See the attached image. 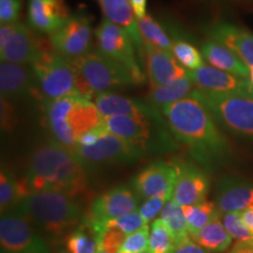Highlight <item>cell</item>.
Instances as JSON below:
<instances>
[{"label":"cell","mask_w":253,"mask_h":253,"mask_svg":"<svg viewBox=\"0 0 253 253\" xmlns=\"http://www.w3.org/2000/svg\"><path fill=\"white\" fill-rule=\"evenodd\" d=\"M46 48L30 27L15 21L0 27V58L1 61L17 65H33Z\"/></svg>","instance_id":"cell-11"},{"label":"cell","mask_w":253,"mask_h":253,"mask_svg":"<svg viewBox=\"0 0 253 253\" xmlns=\"http://www.w3.org/2000/svg\"><path fill=\"white\" fill-rule=\"evenodd\" d=\"M71 17L63 0H30L28 21L34 30L53 33Z\"/></svg>","instance_id":"cell-20"},{"label":"cell","mask_w":253,"mask_h":253,"mask_svg":"<svg viewBox=\"0 0 253 253\" xmlns=\"http://www.w3.org/2000/svg\"><path fill=\"white\" fill-rule=\"evenodd\" d=\"M161 218L164 220L168 227L171 230L172 235L175 236L177 240V244L190 238L188 223H186L183 209L172 198H170L167 202L166 207L163 208L162 212H161Z\"/></svg>","instance_id":"cell-32"},{"label":"cell","mask_w":253,"mask_h":253,"mask_svg":"<svg viewBox=\"0 0 253 253\" xmlns=\"http://www.w3.org/2000/svg\"><path fill=\"white\" fill-rule=\"evenodd\" d=\"M140 253H149L148 251H143V252H140Z\"/></svg>","instance_id":"cell-48"},{"label":"cell","mask_w":253,"mask_h":253,"mask_svg":"<svg viewBox=\"0 0 253 253\" xmlns=\"http://www.w3.org/2000/svg\"><path fill=\"white\" fill-rule=\"evenodd\" d=\"M21 0H0V21L1 25L19 21Z\"/></svg>","instance_id":"cell-40"},{"label":"cell","mask_w":253,"mask_h":253,"mask_svg":"<svg viewBox=\"0 0 253 253\" xmlns=\"http://www.w3.org/2000/svg\"><path fill=\"white\" fill-rule=\"evenodd\" d=\"M37 84L43 95L42 101H52L68 95L80 94L77 89L75 71L71 60L46 49L33 65H31Z\"/></svg>","instance_id":"cell-7"},{"label":"cell","mask_w":253,"mask_h":253,"mask_svg":"<svg viewBox=\"0 0 253 253\" xmlns=\"http://www.w3.org/2000/svg\"><path fill=\"white\" fill-rule=\"evenodd\" d=\"M95 38L101 53L126 67L134 77L136 84L145 81V75L136 58V46L128 32L104 18L95 30Z\"/></svg>","instance_id":"cell-9"},{"label":"cell","mask_w":253,"mask_h":253,"mask_svg":"<svg viewBox=\"0 0 253 253\" xmlns=\"http://www.w3.org/2000/svg\"><path fill=\"white\" fill-rule=\"evenodd\" d=\"M176 175L175 162L155 161L136 173L131 185L141 198L148 199L155 196L171 198Z\"/></svg>","instance_id":"cell-15"},{"label":"cell","mask_w":253,"mask_h":253,"mask_svg":"<svg viewBox=\"0 0 253 253\" xmlns=\"http://www.w3.org/2000/svg\"><path fill=\"white\" fill-rule=\"evenodd\" d=\"M240 217H242L243 223L248 227V230H250L253 233V205L245 209L244 211H242L240 212Z\"/></svg>","instance_id":"cell-45"},{"label":"cell","mask_w":253,"mask_h":253,"mask_svg":"<svg viewBox=\"0 0 253 253\" xmlns=\"http://www.w3.org/2000/svg\"><path fill=\"white\" fill-rule=\"evenodd\" d=\"M58 253H69V252H66V251H60V252H58Z\"/></svg>","instance_id":"cell-47"},{"label":"cell","mask_w":253,"mask_h":253,"mask_svg":"<svg viewBox=\"0 0 253 253\" xmlns=\"http://www.w3.org/2000/svg\"><path fill=\"white\" fill-rule=\"evenodd\" d=\"M171 53L186 71H195L204 65V58L202 52L194 45L183 39L172 40Z\"/></svg>","instance_id":"cell-34"},{"label":"cell","mask_w":253,"mask_h":253,"mask_svg":"<svg viewBox=\"0 0 253 253\" xmlns=\"http://www.w3.org/2000/svg\"><path fill=\"white\" fill-rule=\"evenodd\" d=\"M202 54L205 61L214 68L242 78L249 79L250 77L249 66L233 50L216 40L205 41L202 45Z\"/></svg>","instance_id":"cell-22"},{"label":"cell","mask_w":253,"mask_h":253,"mask_svg":"<svg viewBox=\"0 0 253 253\" xmlns=\"http://www.w3.org/2000/svg\"><path fill=\"white\" fill-rule=\"evenodd\" d=\"M182 209L186 218V223H188L190 237L197 233L199 230L203 229L205 225H208L214 218L219 217L221 213L218 210L216 203L208 201V199L196 205L182 207Z\"/></svg>","instance_id":"cell-30"},{"label":"cell","mask_w":253,"mask_h":253,"mask_svg":"<svg viewBox=\"0 0 253 253\" xmlns=\"http://www.w3.org/2000/svg\"><path fill=\"white\" fill-rule=\"evenodd\" d=\"M188 77L197 89L219 94H235L253 99V84L250 79L203 65L195 71H188Z\"/></svg>","instance_id":"cell-14"},{"label":"cell","mask_w":253,"mask_h":253,"mask_svg":"<svg viewBox=\"0 0 253 253\" xmlns=\"http://www.w3.org/2000/svg\"><path fill=\"white\" fill-rule=\"evenodd\" d=\"M137 24L143 42L149 43V45L157 47V48L171 52L172 40L170 39L169 34L163 30V27L151 15L147 14L143 18L137 19Z\"/></svg>","instance_id":"cell-33"},{"label":"cell","mask_w":253,"mask_h":253,"mask_svg":"<svg viewBox=\"0 0 253 253\" xmlns=\"http://www.w3.org/2000/svg\"><path fill=\"white\" fill-rule=\"evenodd\" d=\"M169 199L170 198L168 196H155V197L145 199V202L141 205L140 210H138L144 223L149 224L150 221L156 219V217L162 212L163 208L166 207L167 202Z\"/></svg>","instance_id":"cell-39"},{"label":"cell","mask_w":253,"mask_h":253,"mask_svg":"<svg viewBox=\"0 0 253 253\" xmlns=\"http://www.w3.org/2000/svg\"><path fill=\"white\" fill-rule=\"evenodd\" d=\"M197 244L211 253H223L230 249L232 244V237L229 235L220 216L191 236Z\"/></svg>","instance_id":"cell-27"},{"label":"cell","mask_w":253,"mask_h":253,"mask_svg":"<svg viewBox=\"0 0 253 253\" xmlns=\"http://www.w3.org/2000/svg\"><path fill=\"white\" fill-rule=\"evenodd\" d=\"M141 55H144L145 71L150 87L162 86L188 77V71L177 61L170 50H164L143 42Z\"/></svg>","instance_id":"cell-17"},{"label":"cell","mask_w":253,"mask_h":253,"mask_svg":"<svg viewBox=\"0 0 253 253\" xmlns=\"http://www.w3.org/2000/svg\"><path fill=\"white\" fill-rule=\"evenodd\" d=\"M149 225H144L143 227H141L140 230L129 233V235L126 236L125 242H123L120 252L140 253L143 251H148V246H149Z\"/></svg>","instance_id":"cell-37"},{"label":"cell","mask_w":253,"mask_h":253,"mask_svg":"<svg viewBox=\"0 0 253 253\" xmlns=\"http://www.w3.org/2000/svg\"><path fill=\"white\" fill-rule=\"evenodd\" d=\"M195 88L194 82L189 77L170 82L168 84H162V86L150 87L145 102L161 110L169 104L190 96Z\"/></svg>","instance_id":"cell-25"},{"label":"cell","mask_w":253,"mask_h":253,"mask_svg":"<svg viewBox=\"0 0 253 253\" xmlns=\"http://www.w3.org/2000/svg\"><path fill=\"white\" fill-rule=\"evenodd\" d=\"M86 169L74 150L53 138L36 148L24 178L31 194L56 191L77 198L87 190Z\"/></svg>","instance_id":"cell-2"},{"label":"cell","mask_w":253,"mask_h":253,"mask_svg":"<svg viewBox=\"0 0 253 253\" xmlns=\"http://www.w3.org/2000/svg\"><path fill=\"white\" fill-rule=\"evenodd\" d=\"M192 96L207 107L220 129L253 142V99L235 94L210 93L195 88Z\"/></svg>","instance_id":"cell-6"},{"label":"cell","mask_w":253,"mask_h":253,"mask_svg":"<svg viewBox=\"0 0 253 253\" xmlns=\"http://www.w3.org/2000/svg\"><path fill=\"white\" fill-rule=\"evenodd\" d=\"M97 2L102 9L104 18L128 32L134 41L136 48L141 54L142 48H143V39H142L137 19L132 11L130 1L129 0H97Z\"/></svg>","instance_id":"cell-23"},{"label":"cell","mask_w":253,"mask_h":253,"mask_svg":"<svg viewBox=\"0 0 253 253\" xmlns=\"http://www.w3.org/2000/svg\"><path fill=\"white\" fill-rule=\"evenodd\" d=\"M36 77L26 65L1 61L0 65V93L1 99L13 102L33 93Z\"/></svg>","instance_id":"cell-19"},{"label":"cell","mask_w":253,"mask_h":253,"mask_svg":"<svg viewBox=\"0 0 253 253\" xmlns=\"http://www.w3.org/2000/svg\"><path fill=\"white\" fill-rule=\"evenodd\" d=\"M86 218L93 227H116V229H120L122 232H125L126 235L135 232V231L140 230L144 225H148V224L144 223L143 218L141 217L138 211H134V212L126 213L125 216L115 218V219H109L104 221H95L90 219L88 216H86Z\"/></svg>","instance_id":"cell-35"},{"label":"cell","mask_w":253,"mask_h":253,"mask_svg":"<svg viewBox=\"0 0 253 253\" xmlns=\"http://www.w3.org/2000/svg\"><path fill=\"white\" fill-rule=\"evenodd\" d=\"M71 62L75 71L78 91L89 99L104 91L136 84L128 69L109 59L99 49L89 50L80 58L72 59Z\"/></svg>","instance_id":"cell-5"},{"label":"cell","mask_w":253,"mask_h":253,"mask_svg":"<svg viewBox=\"0 0 253 253\" xmlns=\"http://www.w3.org/2000/svg\"><path fill=\"white\" fill-rule=\"evenodd\" d=\"M136 19L147 15V0H129Z\"/></svg>","instance_id":"cell-44"},{"label":"cell","mask_w":253,"mask_h":253,"mask_svg":"<svg viewBox=\"0 0 253 253\" xmlns=\"http://www.w3.org/2000/svg\"><path fill=\"white\" fill-rule=\"evenodd\" d=\"M107 130L134 145L144 156L173 153L179 142L160 110L150 109L135 115L112 116L102 120Z\"/></svg>","instance_id":"cell-4"},{"label":"cell","mask_w":253,"mask_h":253,"mask_svg":"<svg viewBox=\"0 0 253 253\" xmlns=\"http://www.w3.org/2000/svg\"><path fill=\"white\" fill-rule=\"evenodd\" d=\"M74 153L84 166L99 164H131L144 155L120 136L106 130L91 145H77Z\"/></svg>","instance_id":"cell-10"},{"label":"cell","mask_w":253,"mask_h":253,"mask_svg":"<svg viewBox=\"0 0 253 253\" xmlns=\"http://www.w3.org/2000/svg\"><path fill=\"white\" fill-rule=\"evenodd\" d=\"M99 253H107V252H104V251H99Z\"/></svg>","instance_id":"cell-49"},{"label":"cell","mask_w":253,"mask_h":253,"mask_svg":"<svg viewBox=\"0 0 253 253\" xmlns=\"http://www.w3.org/2000/svg\"><path fill=\"white\" fill-rule=\"evenodd\" d=\"M209 37L233 50L249 67L253 66V34L250 32L235 25L219 23L210 27Z\"/></svg>","instance_id":"cell-21"},{"label":"cell","mask_w":253,"mask_h":253,"mask_svg":"<svg viewBox=\"0 0 253 253\" xmlns=\"http://www.w3.org/2000/svg\"><path fill=\"white\" fill-rule=\"evenodd\" d=\"M230 253H253V239L237 242L231 248Z\"/></svg>","instance_id":"cell-43"},{"label":"cell","mask_w":253,"mask_h":253,"mask_svg":"<svg viewBox=\"0 0 253 253\" xmlns=\"http://www.w3.org/2000/svg\"><path fill=\"white\" fill-rule=\"evenodd\" d=\"M221 221L232 239H236L237 242L253 239V233L244 225L242 217H240V212L223 213Z\"/></svg>","instance_id":"cell-38"},{"label":"cell","mask_w":253,"mask_h":253,"mask_svg":"<svg viewBox=\"0 0 253 253\" xmlns=\"http://www.w3.org/2000/svg\"><path fill=\"white\" fill-rule=\"evenodd\" d=\"M177 246V240L171 230L168 227L162 218H156L151 221L149 235V253H173Z\"/></svg>","instance_id":"cell-31"},{"label":"cell","mask_w":253,"mask_h":253,"mask_svg":"<svg viewBox=\"0 0 253 253\" xmlns=\"http://www.w3.org/2000/svg\"><path fill=\"white\" fill-rule=\"evenodd\" d=\"M173 253H211L208 250L202 248L201 245L197 244L194 239H191V237L188 239L183 240V242L177 244L175 251Z\"/></svg>","instance_id":"cell-42"},{"label":"cell","mask_w":253,"mask_h":253,"mask_svg":"<svg viewBox=\"0 0 253 253\" xmlns=\"http://www.w3.org/2000/svg\"><path fill=\"white\" fill-rule=\"evenodd\" d=\"M14 210L53 243L65 242L86 217L75 198L56 191L32 192Z\"/></svg>","instance_id":"cell-3"},{"label":"cell","mask_w":253,"mask_h":253,"mask_svg":"<svg viewBox=\"0 0 253 253\" xmlns=\"http://www.w3.org/2000/svg\"><path fill=\"white\" fill-rule=\"evenodd\" d=\"M177 175L173 185L172 199L181 207L196 205L207 201L210 190L208 171L197 163L175 161Z\"/></svg>","instance_id":"cell-13"},{"label":"cell","mask_w":253,"mask_h":253,"mask_svg":"<svg viewBox=\"0 0 253 253\" xmlns=\"http://www.w3.org/2000/svg\"><path fill=\"white\" fill-rule=\"evenodd\" d=\"M214 203L221 213L242 212L253 205V183L237 176H221L214 189Z\"/></svg>","instance_id":"cell-18"},{"label":"cell","mask_w":253,"mask_h":253,"mask_svg":"<svg viewBox=\"0 0 253 253\" xmlns=\"http://www.w3.org/2000/svg\"><path fill=\"white\" fill-rule=\"evenodd\" d=\"M94 103L96 104L103 119L112 118V116L135 115L153 107L145 101L130 99V97L115 94L113 91L96 94L94 96Z\"/></svg>","instance_id":"cell-24"},{"label":"cell","mask_w":253,"mask_h":253,"mask_svg":"<svg viewBox=\"0 0 253 253\" xmlns=\"http://www.w3.org/2000/svg\"><path fill=\"white\" fill-rule=\"evenodd\" d=\"M25 178H17L8 168L2 167L0 172V209L1 213L12 210L19 202L30 195Z\"/></svg>","instance_id":"cell-28"},{"label":"cell","mask_w":253,"mask_h":253,"mask_svg":"<svg viewBox=\"0 0 253 253\" xmlns=\"http://www.w3.org/2000/svg\"><path fill=\"white\" fill-rule=\"evenodd\" d=\"M65 246L69 253H99V237L86 217L80 225L67 236Z\"/></svg>","instance_id":"cell-29"},{"label":"cell","mask_w":253,"mask_h":253,"mask_svg":"<svg viewBox=\"0 0 253 253\" xmlns=\"http://www.w3.org/2000/svg\"><path fill=\"white\" fill-rule=\"evenodd\" d=\"M140 196L128 185H118L107 190L91 203L88 217L95 221L115 219L137 211Z\"/></svg>","instance_id":"cell-16"},{"label":"cell","mask_w":253,"mask_h":253,"mask_svg":"<svg viewBox=\"0 0 253 253\" xmlns=\"http://www.w3.org/2000/svg\"><path fill=\"white\" fill-rule=\"evenodd\" d=\"M179 143L188 148L192 160L207 171L223 166L230 157V145L216 120L195 96L160 110Z\"/></svg>","instance_id":"cell-1"},{"label":"cell","mask_w":253,"mask_h":253,"mask_svg":"<svg viewBox=\"0 0 253 253\" xmlns=\"http://www.w3.org/2000/svg\"><path fill=\"white\" fill-rule=\"evenodd\" d=\"M0 249L1 253H52L48 240L14 209L1 213Z\"/></svg>","instance_id":"cell-8"},{"label":"cell","mask_w":253,"mask_h":253,"mask_svg":"<svg viewBox=\"0 0 253 253\" xmlns=\"http://www.w3.org/2000/svg\"><path fill=\"white\" fill-rule=\"evenodd\" d=\"M11 103V101L1 99V126L6 130L12 129L15 125L14 107Z\"/></svg>","instance_id":"cell-41"},{"label":"cell","mask_w":253,"mask_h":253,"mask_svg":"<svg viewBox=\"0 0 253 253\" xmlns=\"http://www.w3.org/2000/svg\"><path fill=\"white\" fill-rule=\"evenodd\" d=\"M53 49L67 59H77L89 52L91 26L87 15L72 14L61 27L49 34Z\"/></svg>","instance_id":"cell-12"},{"label":"cell","mask_w":253,"mask_h":253,"mask_svg":"<svg viewBox=\"0 0 253 253\" xmlns=\"http://www.w3.org/2000/svg\"><path fill=\"white\" fill-rule=\"evenodd\" d=\"M90 224V223H89ZM93 227V226H91ZM99 237L100 251L107 253H120L125 242L126 233L116 227H93Z\"/></svg>","instance_id":"cell-36"},{"label":"cell","mask_w":253,"mask_h":253,"mask_svg":"<svg viewBox=\"0 0 253 253\" xmlns=\"http://www.w3.org/2000/svg\"><path fill=\"white\" fill-rule=\"evenodd\" d=\"M103 118L97 109L94 101L84 95H80L74 109L69 114L67 121L79 138L82 134L96 128L102 123Z\"/></svg>","instance_id":"cell-26"},{"label":"cell","mask_w":253,"mask_h":253,"mask_svg":"<svg viewBox=\"0 0 253 253\" xmlns=\"http://www.w3.org/2000/svg\"><path fill=\"white\" fill-rule=\"evenodd\" d=\"M250 77H249V79H250V81L252 82V84H253V66H250Z\"/></svg>","instance_id":"cell-46"}]
</instances>
